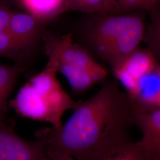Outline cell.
I'll return each mask as SVG.
<instances>
[{
	"label": "cell",
	"instance_id": "6da1fadb",
	"mask_svg": "<svg viewBox=\"0 0 160 160\" xmlns=\"http://www.w3.org/2000/svg\"><path fill=\"white\" fill-rule=\"evenodd\" d=\"M73 111L59 129L38 132L36 138L44 144L47 158L65 154L77 160H96L129 140L132 112L117 80L105 82L87 100L77 102Z\"/></svg>",
	"mask_w": 160,
	"mask_h": 160
},
{
	"label": "cell",
	"instance_id": "7a4b0ae2",
	"mask_svg": "<svg viewBox=\"0 0 160 160\" xmlns=\"http://www.w3.org/2000/svg\"><path fill=\"white\" fill-rule=\"evenodd\" d=\"M145 12L87 14L80 26L86 48L113 71L143 41Z\"/></svg>",
	"mask_w": 160,
	"mask_h": 160
},
{
	"label": "cell",
	"instance_id": "3957f363",
	"mask_svg": "<svg viewBox=\"0 0 160 160\" xmlns=\"http://www.w3.org/2000/svg\"><path fill=\"white\" fill-rule=\"evenodd\" d=\"M57 74L56 69L48 62L19 90L11 106L23 117L49 123L55 129L61 128L63 114L74 109L77 102L65 91Z\"/></svg>",
	"mask_w": 160,
	"mask_h": 160
},
{
	"label": "cell",
	"instance_id": "277c9868",
	"mask_svg": "<svg viewBox=\"0 0 160 160\" xmlns=\"http://www.w3.org/2000/svg\"><path fill=\"white\" fill-rule=\"evenodd\" d=\"M42 42L48 62L63 75L75 93L82 94L106 78L107 69L86 46L74 42L71 34L56 36L46 30Z\"/></svg>",
	"mask_w": 160,
	"mask_h": 160
},
{
	"label": "cell",
	"instance_id": "5b68a950",
	"mask_svg": "<svg viewBox=\"0 0 160 160\" xmlns=\"http://www.w3.org/2000/svg\"><path fill=\"white\" fill-rule=\"evenodd\" d=\"M0 160H48L44 144L36 138L29 141L19 137L12 126L0 121Z\"/></svg>",
	"mask_w": 160,
	"mask_h": 160
},
{
	"label": "cell",
	"instance_id": "8992f818",
	"mask_svg": "<svg viewBox=\"0 0 160 160\" xmlns=\"http://www.w3.org/2000/svg\"><path fill=\"white\" fill-rule=\"evenodd\" d=\"M160 65L158 58L148 48L140 47L114 69L112 72L116 80L125 89V93L131 92L138 81L144 75Z\"/></svg>",
	"mask_w": 160,
	"mask_h": 160
},
{
	"label": "cell",
	"instance_id": "52a82bcc",
	"mask_svg": "<svg viewBox=\"0 0 160 160\" xmlns=\"http://www.w3.org/2000/svg\"><path fill=\"white\" fill-rule=\"evenodd\" d=\"M126 95L132 113L160 109V65L144 75Z\"/></svg>",
	"mask_w": 160,
	"mask_h": 160
},
{
	"label": "cell",
	"instance_id": "ba28073f",
	"mask_svg": "<svg viewBox=\"0 0 160 160\" xmlns=\"http://www.w3.org/2000/svg\"><path fill=\"white\" fill-rule=\"evenodd\" d=\"M47 24L26 12L13 10L8 32L30 55L42 41Z\"/></svg>",
	"mask_w": 160,
	"mask_h": 160
},
{
	"label": "cell",
	"instance_id": "9c48e42d",
	"mask_svg": "<svg viewBox=\"0 0 160 160\" xmlns=\"http://www.w3.org/2000/svg\"><path fill=\"white\" fill-rule=\"evenodd\" d=\"M133 122L142 133L140 141L151 160H160V108L132 113Z\"/></svg>",
	"mask_w": 160,
	"mask_h": 160
},
{
	"label": "cell",
	"instance_id": "30bf717a",
	"mask_svg": "<svg viewBox=\"0 0 160 160\" xmlns=\"http://www.w3.org/2000/svg\"><path fill=\"white\" fill-rule=\"evenodd\" d=\"M12 3L46 23L65 12V0H12Z\"/></svg>",
	"mask_w": 160,
	"mask_h": 160
},
{
	"label": "cell",
	"instance_id": "8fae6325",
	"mask_svg": "<svg viewBox=\"0 0 160 160\" xmlns=\"http://www.w3.org/2000/svg\"><path fill=\"white\" fill-rule=\"evenodd\" d=\"M96 160H151L140 141L129 140L104 153Z\"/></svg>",
	"mask_w": 160,
	"mask_h": 160
},
{
	"label": "cell",
	"instance_id": "7c38bea8",
	"mask_svg": "<svg viewBox=\"0 0 160 160\" xmlns=\"http://www.w3.org/2000/svg\"><path fill=\"white\" fill-rule=\"evenodd\" d=\"M22 71L20 65L10 67L0 63V121L6 120L7 101Z\"/></svg>",
	"mask_w": 160,
	"mask_h": 160
},
{
	"label": "cell",
	"instance_id": "4fadbf2b",
	"mask_svg": "<svg viewBox=\"0 0 160 160\" xmlns=\"http://www.w3.org/2000/svg\"><path fill=\"white\" fill-rule=\"evenodd\" d=\"M29 56L8 31L0 32V57L21 62Z\"/></svg>",
	"mask_w": 160,
	"mask_h": 160
},
{
	"label": "cell",
	"instance_id": "5bb4252c",
	"mask_svg": "<svg viewBox=\"0 0 160 160\" xmlns=\"http://www.w3.org/2000/svg\"><path fill=\"white\" fill-rule=\"evenodd\" d=\"M65 12L77 11L87 14L106 12V0H65Z\"/></svg>",
	"mask_w": 160,
	"mask_h": 160
},
{
	"label": "cell",
	"instance_id": "9a60e30c",
	"mask_svg": "<svg viewBox=\"0 0 160 160\" xmlns=\"http://www.w3.org/2000/svg\"><path fill=\"white\" fill-rule=\"evenodd\" d=\"M152 23L147 33L145 32L143 41L148 45V49L158 58L160 55V11L159 6L151 11Z\"/></svg>",
	"mask_w": 160,
	"mask_h": 160
},
{
	"label": "cell",
	"instance_id": "2e32d148",
	"mask_svg": "<svg viewBox=\"0 0 160 160\" xmlns=\"http://www.w3.org/2000/svg\"><path fill=\"white\" fill-rule=\"evenodd\" d=\"M160 0H117L112 14L138 10L150 12L159 6Z\"/></svg>",
	"mask_w": 160,
	"mask_h": 160
},
{
	"label": "cell",
	"instance_id": "e0dca14e",
	"mask_svg": "<svg viewBox=\"0 0 160 160\" xmlns=\"http://www.w3.org/2000/svg\"><path fill=\"white\" fill-rule=\"evenodd\" d=\"M12 12L8 4L0 1V32L8 31Z\"/></svg>",
	"mask_w": 160,
	"mask_h": 160
},
{
	"label": "cell",
	"instance_id": "ac0fdd59",
	"mask_svg": "<svg viewBox=\"0 0 160 160\" xmlns=\"http://www.w3.org/2000/svg\"><path fill=\"white\" fill-rule=\"evenodd\" d=\"M48 160H77L68 155L61 154L48 158Z\"/></svg>",
	"mask_w": 160,
	"mask_h": 160
},
{
	"label": "cell",
	"instance_id": "d6986e66",
	"mask_svg": "<svg viewBox=\"0 0 160 160\" xmlns=\"http://www.w3.org/2000/svg\"><path fill=\"white\" fill-rule=\"evenodd\" d=\"M0 1H3V2H6V3L8 4L9 5L12 3V0H0Z\"/></svg>",
	"mask_w": 160,
	"mask_h": 160
}]
</instances>
